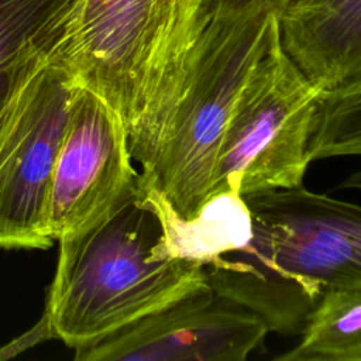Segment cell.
Returning <instances> with one entry per match:
<instances>
[{
	"label": "cell",
	"mask_w": 361,
	"mask_h": 361,
	"mask_svg": "<svg viewBox=\"0 0 361 361\" xmlns=\"http://www.w3.org/2000/svg\"><path fill=\"white\" fill-rule=\"evenodd\" d=\"M217 0H82L52 56L123 118L134 161L151 171L192 52Z\"/></svg>",
	"instance_id": "cell-1"
},
{
	"label": "cell",
	"mask_w": 361,
	"mask_h": 361,
	"mask_svg": "<svg viewBox=\"0 0 361 361\" xmlns=\"http://www.w3.org/2000/svg\"><path fill=\"white\" fill-rule=\"evenodd\" d=\"M250 241L206 268L219 295L299 334L322 290L361 278V204L300 186L244 196Z\"/></svg>",
	"instance_id": "cell-2"
},
{
	"label": "cell",
	"mask_w": 361,
	"mask_h": 361,
	"mask_svg": "<svg viewBox=\"0 0 361 361\" xmlns=\"http://www.w3.org/2000/svg\"><path fill=\"white\" fill-rule=\"evenodd\" d=\"M161 221L138 188L82 233L58 240L44 313L55 338L87 347L204 288L202 265L168 257Z\"/></svg>",
	"instance_id": "cell-3"
},
{
	"label": "cell",
	"mask_w": 361,
	"mask_h": 361,
	"mask_svg": "<svg viewBox=\"0 0 361 361\" xmlns=\"http://www.w3.org/2000/svg\"><path fill=\"white\" fill-rule=\"evenodd\" d=\"M281 35L276 13L213 16L199 38L149 175L182 217L209 200L220 147L254 68ZM142 172V171H141Z\"/></svg>",
	"instance_id": "cell-4"
},
{
	"label": "cell",
	"mask_w": 361,
	"mask_h": 361,
	"mask_svg": "<svg viewBox=\"0 0 361 361\" xmlns=\"http://www.w3.org/2000/svg\"><path fill=\"white\" fill-rule=\"evenodd\" d=\"M324 89L293 62L279 35L248 78L228 121L210 197L303 186L309 141ZM209 197V199H210Z\"/></svg>",
	"instance_id": "cell-5"
},
{
	"label": "cell",
	"mask_w": 361,
	"mask_h": 361,
	"mask_svg": "<svg viewBox=\"0 0 361 361\" xmlns=\"http://www.w3.org/2000/svg\"><path fill=\"white\" fill-rule=\"evenodd\" d=\"M78 86L44 59L0 100V248L47 250L55 241L49 190Z\"/></svg>",
	"instance_id": "cell-6"
},
{
	"label": "cell",
	"mask_w": 361,
	"mask_h": 361,
	"mask_svg": "<svg viewBox=\"0 0 361 361\" xmlns=\"http://www.w3.org/2000/svg\"><path fill=\"white\" fill-rule=\"evenodd\" d=\"M121 116L100 96L78 86L49 190L51 237L75 235L96 224L140 183Z\"/></svg>",
	"instance_id": "cell-7"
},
{
	"label": "cell",
	"mask_w": 361,
	"mask_h": 361,
	"mask_svg": "<svg viewBox=\"0 0 361 361\" xmlns=\"http://www.w3.org/2000/svg\"><path fill=\"white\" fill-rule=\"evenodd\" d=\"M267 322L212 289L196 290L111 336L75 361H244L264 347Z\"/></svg>",
	"instance_id": "cell-8"
},
{
	"label": "cell",
	"mask_w": 361,
	"mask_h": 361,
	"mask_svg": "<svg viewBox=\"0 0 361 361\" xmlns=\"http://www.w3.org/2000/svg\"><path fill=\"white\" fill-rule=\"evenodd\" d=\"M282 44L324 90L361 78V0H292L279 16Z\"/></svg>",
	"instance_id": "cell-9"
},
{
	"label": "cell",
	"mask_w": 361,
	"mask_h": 361,
	"mask_svg": "<svg viewBox=\"0 0 361 361\" xmlns=\"http://www.w3.org/2000/svg\"><path fill=\"white\" fill-rule=\"evenodd\" d=\"M141 188L161 221V245L171 258L207 268L220 257L244 247L252 235V214L238 192L217 193L195 216L182 217L144 172Z\"/></svg>",
	"instance_id": "cell-10"
},
{
	"label": "cell",
	"mask_w": 361,
	"mask_h": 361,
	"mask_svg": "<svg viewBox=\"0 0 361 361\" xmlns=\"http://www.w3.org/2000/svg\"><path fill=\"white\" fill-rule=\"evenodd\" d=\"M82 0H0V100L35 63L52 59Z\"/></svg>",
	"instance_id": "cell-11"
},
{
	"label": "cell",
	"mask_w": 361,
	"mask_h": 361,
	"mask_svg": "<svg viewBox=\"0 0 361 361\" xmlns=\"http://www.w3.org/2000/svg\"><path fill=\"white\" fill-rule=\"evenodd\" d=\"M278 361H361V278L327 285Z\"/></svg>",
	"instance_id": "cell-12"
},
{
	"label": "cell",
	"mask_w": 361,
	"mask_h": 361,
	"mask_svg": "<svg viewBox=\"0 0 361 361\" xmlns=\"http://www.w3.org/2000/svg\"><path fill=\"white\" fill-rule=\"evenodd\" d=\"M310 161L361 157V78L326 90L309 141Z\"/></svg>",
	"instance_id": "cell-13"
},
{
	"label": "cell",
	"mask_w": 361,
	"mask_h": 361,
	"mask_svg": "<svg viewBox=\"0 0 361 361\" xmlns=\"http://www.w3.org/2000/svg\"><path fill=\"white\" fill-rule=\"evenodd\" d=\"M290 1L292 0H217L213 16L237 17L264 14L269 11L281 16Z\"/></svg>",
	"instance_id": "cell-14"
},
{
	"label": "cell",
	"mask_w": 361,
	"mask_h": 361,
	"mask_svg": "<svg viewBox=\"0 0 361 361\" xmlns=\"http://www.w3.org/2000/svg\"><path fill=\"white\" fill-rule=\"evenodd\" d=\"M49 338H55V336H54V331L51 329L47 314L42 313L41 319L38 320V323L34 327H31L28 331L21 334L18 338L10 341L8 344H6L4 347L0 348V360L14 357L16 354L24 351L25 348H30V347H32L44 340H49Z\"/></svg>",
	"instance_id": "cell-15"
},
{
	"label": "cell",
	"mask_w": 361,
	"mask_h": 361,
	"mask_svg": "<svg viewBox=\"0 0 361 361\" xmlns=\"http://www.w3.org/2000/svg\"><path fill=\"white\" fill-rule=\"evenodd\" d=\"M338 189H355V190H361V168L353 173H350L348 176H345L338 185Z\"/></svg>",
	"instance_id": "cell-16"
}]
</instances>
